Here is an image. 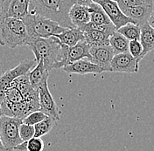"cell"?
<instances>
[{"mask_svg":"<svg viewBox=\"0 0 154 151\" xmlns=\"http://www.w3.org/2000/svg\"><path fill=\"white\" fill-rule=\"evenodd\" d=\"M28 32L24 21L17 18L0 20V46L16 48L26 46Z\"/></svg>","mask_w":154,"mask_h":151,"instance_id":"obj_3","label":"cell"},{"mask_svg":"<svg viewBox=\"0 0 154 151\" xmlns=\"http://www.w3.org/2000/svg\"><path fill=\"white\" fill-rule=\"evenodd\" d=\"M147 23L150 25V26H152V27L154 29V11H152V13H151L149 19L147 20Z\"/></svg>","mask_w":154,"mask_h":151,"instance_id":"obj_34","label":"cell"},{"mask_svg":"<svg viewBox=\"0 0 154 151\" xmlns=\"http://www.w3.org/2000/svg\"><path fill=\"white\" fill-rule=\"evenodd\" d=\"M114 1H116V0H114Z\"/></svg>","mask_w":154,"mask_h":151,"instance_id":"obj_38","label":"cell"},{"mask_svg":"<svg viewBox=\"0 0 154 151\" xmlns=\"http://www.w3.org/2000/svg\"><path fill=\"white\" fill-rule=\"evenodd\" d=\"M116 3L119 8L124 12L125 10L141 5V4H144V2L143 0H116Z\"/></svg>","mask_w":154,"mask_h":151,"instance_id":"obj_31","label":"cell"},{"mask_svg":"<svg viewBox=\"0 0 154 151\" xmlns=\"http://www.w3.org/2000/svg\"><path fill=\"white\" fill-rule=\"evenodd\" d=\"M93 2H96L102 6V8L104 10L106 14L110 19V21L115 26L116 30L120 28L121 26L126 25L127 23H130V22L133 23L132 20L130 18H128L121 11L116 1H114V0H93Z\"/></svg>","mask_w":154,"mask_h":151,"instance_id":"obj_11","label":"cell"},{"mask_svg":"<svg viewBox=\"0 0 154 151\" xmlns=\"http://www.w3.org/2000/svg\"><path fill=\"white\" fill-rule=\"evenodd\" d=\"M29 80L32 87L36 90H38L40 84L44 81L45 79L49 77V71H48L45 67L42 60L37 61L35 67L28 72Z\"/></svg>","mask_w":154,"mask_h":151,"instance_id":"obj_20","label":"cell"},{"mask_svg":"<svg viewBox=\"0 0 154 151\" xmlns=\"http://www.w3.org/2000/svg\"><path fill=\"white\" fill-rule=\"evenodd\" d=\"M72 0H30L29 11L54 20L64 28H75L69 19Z\"/></svg>","mask_w":154,"mask_h":151,"instance_id":"obj_2","label":"cell"},{"mask_svg":"<svg viewBox=\"0 0 154 151\" xmlns=\"http://www.w3.org/2000/svg\"><path fill=\"white\" fill-rule=\"evenodd\" d=\"M48 80V78L45 79L38 87L39 110L57 122L60 119V111L49 91Z\"/></svg>","mask_w":154,"mask_h":151,"instance_id":"obj_8","label":"cell"},{"mask_svg":"<svg viewBox=\"0 0 154 151\" xmlns=\"http://www.w3.org/2000/svg\"><path fill=\"white\" fill-rule=\"evenodd\" d=\"M118 32H120L122 35H124L125 38L129 40H134L140 38V32H141V26L134 24V23H127L126 25L121 26L120 28L116 30Z\"/></svg>","mask_w":154,"mask_h":151,"instance_id":"obj_24","label":"cell"},{"mask_svg":"<svg viewBox=\"0 0 154 151\" xmlns=\"http://www.w3.org/2000/svg\"><path fill=\"white\" fill-rule=\"evenodd\" d=\"M5 150H6V149H5V148L3 146L2 142H1V139H0V151H5Z\"/></svg>","mask_w":154,"mask_h":151,"instance_id":"obj_36","label":"cell"},{"mask_svg":"<svg viewBox=\"0 0 154 151\" xmlns=\"http://www.w3.org/2000/svg\"><path fill=\"white\" fill-rule=\"evenodd\" d=\"M63 71L71 74H101L103 73L102 67L93 63L88 59H82L73 63L67 64L62 67Z\"/></svg>","mask_w":154,"mask_h":151,"instance_id":"obj_13","label":"cell"},{"mask_svg":"<svg viewBox=\"0 0 154 151\" xmlns=\"http://www.w3.org/2000/svg\"><path fill=\"white\" fill-rule=\"evenodd\" d=\"M30 0H3L0 5V20L6 18L23 19L29 11Z\"/></svg>","mask_w":154,"mask_h":151,"instance_id":"obj_9","label":"cell"},{"mask_svg":"<svg viewBox=\"0 0 154 151\" xmlns=\"http://www.w3.org/2000/svg\"><path fill=\"white\" fill-rule=\"evenodd\" d=\"M84 39L90 47L109 45V35L98 31H85Z\"/></svg>","mask_w":154,"mask_h":151,"instance_id":"obj_21","label":"cell"},{"mask_svg":"<svg viewBox=\"0 0 154 151\" xmlns=\"http://www.w3.org/2000/svg\"><path fill=\"white\" fill-rule=\"evenodd\" d=\"M144 3H146V4H148V5H153V0H143Z\"/></svg>","mask_w":154,"mask_h":151,"instance_id":"obj_35","label":"cell"},{"mask_svg":"<svg viewBox=\"0 0 154 151\" xmlns=\"http://www.w3.org/2000/svg\"><path fill=\"white\" fill-rule=\"evenodd\" d=\"M89 53L93 63L102 67L103 72H111L110 63L115 54L109 45L90 47Z\"/></svg>","mask_w":154,"mask_h":151,"instance_id":"obj_12","label":"cell"},{"mask_svg":"<svg viewBox=\"0 0 154 151\" xmlns=\"http://www.w3.org/2000/svg\"><path fill=\"white\" fill-rule=\"evenodd\" d=\"M19 135L22 141H28L34 136V127L22 122L19 125Z\"/></svg>","mask_w":154,"mask_h":151,"instance_id":"obj_29","label":"cell"},{"mask_svg":"<svg viewBox=\"0 0 154 151\" xmlns=\"http://www.w3.org/2000/svg\"><path fill=\"white\" fill-rule=\"evenodd\" d=\"M89 49H90V46L85 40L79 41L73 47H68L67 50V55H66V65L85 58L91 60Z\"/></svg>","mask_w":154,"mask_h":151,"instance_id":"obj_16","label":"cell"},{"mask_svg":"<svg viewBox=\"0 0 154 151\" xmlns=\"http://www.w3.org/2000/svg\"><path fill=\"white\" fill-rule=\"evenodd\" d=\"M48 115L45 113H43L42 111L40 110H36V111H33L32 113H30L26 116L23 120H22V122L26 123V124H29V125H32V126H34L35 124H37L39 122H41L42 120H44Z\"/></svg>","mask_w":154,"mask_h":151,"instance_id":"obj_27","label":"cell"},{"mask_svg":"<svg viewBox=\"0 0 154 151\" xmlns=\"http://www.w3.org/2000/svg\"><path fill=\"white\" fill-rule=\"evenodd\" d=\"M129 42L130 40L117 31L109 37V46L112 48L114 54L129 52Z\"/></svg>","mask_w":154,"mask_h":151,"instance_id":"obj_22","label":"cell"},{"mask_svg":"<svg viewBox=\"0 0 154 151\" xmlns=\"http://www.w3.org/2000/svg\"><path fill=\"white\" fill-rule=\"evenodd\" d=\"M22 20L26 26L29 38H50L66 29L57 22L32 11H28Z\"/></svg>","mask_w":154,"mask_h":151,"instance_id":"obj_4","label":"cell"},{"mask_svg":"<svg viewBox=\"0 0 154 151\" xmlns=\"http://www.w3.org/2000/svg\"><path fill=\"white\" fill-rule=\"evenodd\" d=\"M111 72L122 74H136L139 70V60L132 56L129 52L115 54L111 63Z\"/></svg>","mask_w":154,"mask_h":151,"instance_id":"obj_10","label":"cell"},{"mask_svg":"<svg viewBox=\"0 0 154 151\" xmlns=\"http://www.w3.org/2000/svg\"><path fill=\"white\" fill-rule=\"evenodd\" d=\"M152 11H153V5L144 3L125 10L124 13L128 18L131 19L134 24L142 26L143 24L147 22Z\"/></svg>","mask_w":154,"mask_h":151,"instance_id":"obj_14","label":"cell"},{"mask_svg":"<svg viewBox=\"0 0 154 151\" xmlns=\"http://www.w3.org/2000/svg\"><path fill=\"white\" fill-rule=\"evenodd\" d=\"M54 36L56 37L60 41V43L67 47H73L79 41L85 40L83 32L81 29L76 27L66 28L63 32L57 33Z\"/></svg>","mask_w":154,"mask_h":151,"instance_id":"obj_18","label":"cell"},{"mask_svg":"<svg viewBox=\"0 0 154 151\" xmlns=\"http://www.w3.org/2000/svg\"><path fill=\"white\" fill-rule=\"evenodd\" d=\"M12 150L28 151V149H27V141H23L22 142H20L19 145H17L16 147L13 148Z\"/></svg>","mask_w":154,"mask_h":151,"instance_id":"obj_32","label":"cell"},{"mask_svg":"<svg viewBox=\"0 0 154 151\" xmlns=\"http://www.w3.org/2000/svg\"><path fill=\"white\" fill-rule=\"evenodd\" d=\"M55 120L53 119L50 116H47L44 120L35 124L34 127V136L36 137H41L43 135H46L47 134L52 130V128L54 126Z\"/></svg>","mask_w":154,"mask_h":151,"instance_id":"obj_26","label":"cell"},{"mask_svg":"<svg viewBox=\"0 0 154 151\" xmlns=\"http://www.w3.org/2000/svg\"><path fill=\"white\" fill-rule=\"evenodd\" d=\"M22 120L7 115L0 116V139L6 150H12L14 147L22 142L19 135V125Z\"/></svg>","mask_w":154,"mask_h":151,"instance_id":"obj_5","label":"cell"},{"mask_svg":"<svg viewBox=\"0 0 154 151\" xmlns=\"http://www.w3.org/2000/svg\"><path fill=\"white\" fill-rule=\"evenodd\" d=\"M69 19L75 27L80 28L90 21L88 7L74 4L69 10Z\"/></svg>","mask_w":154,"mask_h":151,"instance_id":"obj_17","label":"cell"},{"mask_svg":"<svg viewBox=\"0 0 154 151\" xmlns=\"http://www.w3.org/2000/svg\"><path fill=\"white\" fill-rule=\"evenodd\" d=\"M1 115H3V113H2V110H1V107H0V116Z\"/></svg>","mask_w":154,"mask_h":151,"instance_id":"obj_37","label":"cell"},{"mask_svg":"<svg viewBox=\"0 0 154 151\" xmlns=\"http://www.w3.org/2000/svg\"><path fill=\"white\" fill-rule=\"evenodd\" d=\"M0 107L4 115L16 117L23 120L30 113L39 110V101L23 100L19 102H12L4 99L0 104Z\"/></svg>","mask_w":154,"mask_h":151,"instance_id":"obj_6","label":"cell"},{"mask_svg":"<svg viewBox=\"0 0 154 151\" xmlns=\"http://www.w3.org/2000/svg\"><path fill=\"white\" fill-rule=\"evenodd\" d=\"M26 46L33 53L36 61L42 60L44 67L51 71L66 66L67 46L54 36L50 38H29Z\"/></svg>","mask_w":154,"mask_h":151,"instance_id":"obj_1","label":"cell"},{"mask_svg":"<svg viewBox=\"0 0 154 151\" xmlns=\"http://www.w3.org/2000/svg\"><path fill=\"white\" fill-rule=\"evenodd\" d=\"M129 53L138 59L139 61L142 59L141 55L143 53V47L138 39H134V40H130L129 42Z\"/></svg>","mask_w":154,"mask_h":151,"instance_id":"obj_28","label":"cell"},{"mask_svg":"<svg viewBox=\"0 0 154 151\" xmlns=\"http://www.w3.org/2000/svg\"><path fill=\"white\" fill-rule=\"evenodd\" d=\"M37 64L36 59H24L19 65L7 70L0 75V104L5 97V94L10 88L12 81L19 76L27 74L30 69Z\"/></svg>","mask_w":154,"mask_h":151,"instance_id":"obj_7","label":"cell"},{"mask_svg":"<svg viewBox=\"0 0 154 151\" xmlns=\"http://www.w3.org/2000/svg\"><path fill=\"white\" fill-rule=\"evenodd\" d=\"M11 86H15L23 95L24 100L38 101V90L34 89L31 85L28 73L16 78L11 84Z\"/></svg>","mask_w":154,"mask_h":151,"instance_id":"obj_15","label":"cell"},{"mask_svg":"<svg viewBox=\"0 0 154 151\" xmlns=\"http://www.w3.org/2000/svg\"><path fill=\"white\" fill-rule=\"evenodd\" d=\"M141 26V32L139 41L143 47V53L141 58L142 59L146 56L150 52L154 49V29L150 26V25L146 22Z\"/></svg>","mask_w":154,"mask_h":151,"instance_id":"obj_19","label":"cell"},{"mask_svg":"<svg viewBox=\"0 0 154 151\" xmlns=\"http://www.w3.org/2000/svg\"><path fill=\"white\" fill-rule=\"evenodd\" d=\"M72 1L75 5H84V6H88L93 2V0H72Z\"/></svg>","mask_w":154,"mask_h":151,"instance_id":"obj_33","label":"cell"},{"mask_svg":"<svg viewBox=\"0 0 154 151\" xmlns=\"http://www.w3.org/2000/svg\"><path fill=\"white\" fill-rule=\"evenodd\" d=\"M28 151H41L44 149V142L40 137L33 136L27 141Z\"/></svg>","mask_w":154,"mask_h":151,"instance_id":"obj_30","label":"cell"},{"mask_svg":"<svg viewBox=\"0 0 154 151\" xmlns=\"http://www.w3.org/2000/svg\"><path fill=\"white\" fill-rule=\"evenodd\" d=\"M82 32L85 31H98V32H104L108 35H112L116 31L115 26L113 25V23H109V24H96L94 22H88L87 24L83 25L82 26H81L80 28Z\"/></svg>","mask_w":154,"mask_h":151,"instance_id":"obj_25","label":"cell"},{"mask_svg":"<svg viewBox=\"0 0 154 151\" xmlns=\"http://www.w3.org/2000/svg\"><path fill=\"white\" fill-rule=\"evenodd\" d=\"M88 11L90 14V21L96 24H109L112 23L106 14L104 10L100 5L96 2H92L88 6Z\"/></svg>","mask_w":154,"mask_h":151,"instance_id":"obj_23","label":"cell"}]
</instances>
